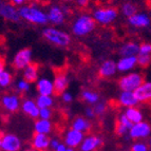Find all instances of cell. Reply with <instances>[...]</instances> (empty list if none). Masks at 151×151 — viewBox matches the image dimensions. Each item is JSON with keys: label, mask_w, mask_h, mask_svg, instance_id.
<instances>
[{"label": "cell", "mask_w": 151, "mask_h": 151, "mask_svg": "<svg viewBox=\"0 0 151 151\" xmlns=\"http://www.w3.org/2000/svg\"><path fill=\"white\" fill-rule=\"evenodd\" d=\"M18 12L21 19L29 23L35 25H45L49 23L47 13L35 3L23 4L22 6L18 8Z\"/></svg>", "instance_id": "6da1fadb"}, {"label": "cell", "mask_w": 151, "mask_h": 151, "mask_svg": "<svg viewBox=\"0 0 151 151\" xmlns=\"http://www.w3.org/2000/svg\"><path fill=\"white\" fill-rule=\"evenodd\" d=\"M96 21L92 15L83 13L78 15L71 24V31L72 34L76 37H85L88 36L90 33H92L96 28Z\"/></svg>", "instance_id": "7a4b0ae2"}, {"label": "cell", "mask_w": 151, "mask_h": 151, "mask_svg": "<svg viewBox=\"0 0 151 151\" xmlns=\"http://www.w3.org/2000/svg\"><path fill=\"white\" fill-rule=\"evenodd\" d=\"M42 36L48 42L59 48H67L72 42V38L68 32L54 27H47L43 29Z\"/></svg>", "instance_id": "3957f363"}, {"label": "cell", "mask_w": 151, "mask_h": 151, "mask_svg": "<svg viewBox=\"0 0 151 151\" xmlns=\"http://www.w3.org/2000/svg\"><path fill=\"white\" fill-rule=\"evenodd\" d=\"M144 75L139 72H129L123 75L119 81L117 85L121 91H130L134 92L136 89L144 83Z\"/></svg>", "instance_id": "277c9868"}, {"label": "cell", "mask_w": 151, "mask_h": 151, "mask_svg": "<svg viewBox=\"0 0 151 151\" xmlns=\"http://www.w3.org/2000/svg\"><path fill=\"white\" fill-rule=\"evenodd\" d=\"M92 17L97 24L109 25L113 23L119 17V11L113 6H103L97 8L92 13Z\"/></svg>", "instance_id": "5b68a950"}, {"label": "cell", "mask_w": 151, "mask_h": 151, "mask_svg": "<svg viewBox=\"0 0 151 151\" xmlns=\"http://www.w3.org/2000/svg\"><path fill=\"white\" fill-rule=\"evenodd\" d=\"M33 60V52L31 49L23 48L19 50L17 53L14 55L13 58V67L16 70H21L25 69L29 65L32 63Z\"/></svg>", "instance_id": "8992f818"}, {"label": "cell", "mask_w": 151, "mask_h": 151, "mask_svg": "<svg viewBox=\"0 0 151 151\" xmlns=\"http://www.w3.org/2000/svg\"><path fill=\"white\" fill-rule=\"evenodd\" d=\"M128 134L129 139H135V141L145 139L149 137L151 134V125L145 121L133 124V126L130 128Z\"/></svg>", "instance_id": "52a82bcc"}, {"label": "cell", "mask_w": 151, "mask_h": 151, "mask_svg": "<svg viewBox=\"0 0 151 151\" xmlns=\"http://www.w3.org/2000/svg\"><path fill=\"white\" fill-rule=\"evenodd\" d=\"M0 17L15 23L21 20L18 9H16V6L12 5L10 2H4L2 0H0Z\"/></svg>", "instance_id": "ba28073f"}, {"label": "cell", "mask_w": 151, "mask_h": 151, "mask_svg": "<svg viewBox=\"0 0 151 151\" xmlns=\"http://www.w3.org/2000/svg\"><path fill=\"white\" fill-rule=\"evenodd\" d=\"M22 143L20 139L14 133H5L1 135V150L2 151H20Z\"/></svg>", "instance_id": "9c48e42d"}, {"label": "cell", "mask_w": 151, "mask_h": 151, "mask_svg": "<svg viewBox=\"0 0 151 151\" xmlns=\"http://www.w3.org/2000/svg\"><path fill=\"white\" fill-rule=\"evenodd\" d=\"M47 15H48V20L51 24L63 25L65 21L67 14L63 11V6L54 4V5H51L50 8H49L48 12H47Z\"/></svg>", "instance_id": "30bf717a"}, {"label": "cell", "mask_w": 151, "mask_h": 151, "mask_svg": "<svg viewBox=\"0 0 151 151\" xmlns=\"http://www.w3.org/2000/svg\"><path fill=\"white\" fill-rule=\"evenodd\" d=\"M128 23L130 27L135 29H146L151 24V18L147 13H135L134 15L128 18Z\"/></svg>", "instance_id": "8fae6325"}, {"label": "cell", "mask_w": 151, "mask_h": 151, "mask_svg": "<svg viewBox=\"0 0 151 151\" xmlns=\"http://www.w3.org/2000/svg\"><path fill=\"white\" fill-rule=\"evenodd\" d=\"M83 139H85V133H83L81 131L75 130L73 128L69 129L65 133V137H63L65 144L67 145V147H70V148L73 149L81 146Z\"/></svg>", "instance_id": "7c38bea8"}, {"label": "cell", "mask_w": 151, "mask_h": 151, "mask_svg": "<svg viewBox=\"0 0 151 151\" xmlns=\"http://www.w3.org/2000/svg\"><path fill=\"white\" fill-rule=\"evenodd\" d=\"M1 105L10 113L17 112L21 106L20 97L16 94H5L1 98Z\"/></svg>", "instance_id": "4fadbf2b"}, {"label": "cell", "mask_w": 151, "mask_h": 151, "mask_svg": "<svg viewBox=\"0 0 151 151\" xmlns=\"http://www.w3.org/2000/svg\"><path fill=\"white\" fill-rule=\"evenodd\" d=\"M137 65V56H122L116 63L117 71L121 73H129Z\"/></svg>", "instance_id": "5bb4252c"}, {"label": "cell", "mask_w": 151, "mask_h": 151, "mask_svg": "<svg viewBox=\"0 0 151 151\" xmlns=\"http://www.w3.org/2000/svg\"><path fill=\"white\" fill-rule=\"evenodd\" d=\"M36 90L39 95H52L55 94L54 92V83L48 77H40L36 81Z\"/></svg>", "instance_id": "9a60e30c"}, {"label": "cell", "mask_w": 151, "mask_h": 151, "mask_svg": "<svg viewBox=\"0 0 151 151\" xmlns=\"http://www.w3.org/2000/svg\"><path fill=\"white\" fill-rule=\"evenodd\" d=\"M117 103L124 108H131V107H137L139 101L134 95V92L130 91H121V93L117 96Z\"/></svg>", "instance_id": "2e32d148"}, {"label": "cell", "mask_w": 151, "mask_h": 151, "mask_svg": "<svg viewBox=\"0 0 151 151\" xmlns=\"http://www.w3.org/2000/svg\"><path fill=\"white\" fill-rule=\"evenodd\" d=\"M116 73H117L116 61L112 60V59H107L104 63H101V67L98 69V75L101 78L113 77Z\"/></svg>", "instance_id": "e0dca14e"}, {"label": "cell", "mask_w": 151, "mask_h": 151, "mask_svg": "<svg viewBox=\"0 0 151 151\" xmlns=\"http://www.w3.org/2000/svg\"><path fill=\"white\" fill-rule=\"evenodd\" d=\"M20 109L22 112L27 115H29L31 119H39V108L36 105V101L31 98H25L21 101Z\"/></svg>", "instance_id": "ac0fdd59"}, {"label": "cell", "mask_w": 151, "mask_h": 151, "mask_svg": "<svg viewBox=\"0 0 151 151\" xmlns=\"http://www.w3.org/2000/svg\"><path fill=\"white\" fill-rule=\"evenodd\" d=\"M134 95L139 103L151 101V81H144L139 88L134 91Z\"/></svg>", "instance_id": "d6986e66"}, {"label": "cell", "mask_w": 151, "mask_h": 151, "mask_svg": "<svg viewBox=\"0 0 151 151\" xmlns=\"http://www.w3.org/2000/svg\"><path fill=\"white\" fill-rule=\"evenodd\" d=\"M103 139L97 135H88L81 142V151H95L97 148L101 146Z\"/></svg>", "instance_id": "ffe728a7"}, {"label": "cell", "mask_w": 151, "mask_h": 151, "mask_svg": "<svg viewBox=\"0 0 151 151\" xmlns=\"http://www.w3.org/2000/svg\"><path fill=\"white\" fill-rule=\"evenodd\" d=\"M50 137L47 134L35 133L32 139V147L36 151L48 150L50 148Z\"/></svg>", "instance_id": "44dd1931"}, {"label": "cell", "mask_w": 151, "mask_h": 151, "mask_svg": "<svg viewBox=\"0 0 151 151\" xmlns=\"http://www.w3.org/2000/svg\"><path fill=\"white\" fill-rule=\"evenodd\" d=\"M69 77L65 73H57L53 79L54 83V92L55 94H63L67 91L69 87Z\"/></svg>", "instance_id": "7402d4cb"}, {"label": "cell", "mask_w": 151, "mask_h": 151, "mask_svg": "<svg viewBox=\"0 0 151 151\" xmlns=\"http://www.w3.org/2000/svg\"><path fill=\"white\" fill-rule=\"evenodd\" d=\"M22 77L30 83H36L39 78V67L36 63H31L22 70Z\"/></svg>", "instance_id": "603a6c76"}, {"label": "cell", "mask_w": 151, "mask_h": 151, "mask_svg": "<svg viewBox=\"0 0 151 151\" xmlns=\"http://www.w3.org/2000/svg\"><path fill=\"white\" fill-rule=\"evenodd\" d=\"M53 130V124L51 119H37L34 123V132L41 134H49Z\"/></svg>", "instance_id": "cb8c5ba5"}, {"label": "cell", "mask_w": 151, "mask_h": 151, "mask_svg": "<svg viewBox=\"0 0 151 151\" xmlns=\"http://www.w3.org/2000/svg\"><path fill=\"white\" fill-rule=\"evenodd\" d=\"M139 52V45L135 41L125 42L119 48L121 56H137Z\"/></svg>", "instance_id": "d4e9b609"}, {"label": "cell", "mask_w": 151, "mask_h": 151, "mask_svg": "<svg viewBox=\"0 0 151 151\" xmlns=\"http://www.w3.org/2000/svg\"><path fill=\"white\" fill-rule=\"evenodd\" d=\"M71 128L75 129L77 131H81L83 133H86L89 132L92 128V125H91V122L88 119H85L83 116H77L76 119H74V121L72 122V125H71Z\"/></svg>", "instance_id": "484cf974"}, {"label": "cell", "mask_w": 151, "mask_h": 151, "mask_svg": "<svg viewBox=\"0 0 151 151\" xmlns=\"http://www.w3.org/2000/svg\"><path fill=\"white\" fill-rule=\"evenodd\" d=\"M126 116L130 119V122L132 124L139 123V122L144 121V114L137 107H131V108H126L125 112Z\"/></svg>", "instance_id": "4316f807"}, {"label": "cell", "mask_w": 151, "mask_h": 151, "mask_svg": "<svg viewBox=\"0 0 151 151\" xmlns=\"http://www.w3.org/2000/svg\"><path fill=\"white\" fill-rule=\"evenodd\" d=\"M81 97L83 101H86L87 104L92 105V106L95 105L97 101H99V94L97 92H95V91L88 90V89H86V90H83L81 92Z\"/></svg>", "instance_id": "83f0119b"}, {"label": "cell", "mask_w": 151, "mask_h": 151, "mask_svg": "<svg viewBox=\"0 0 151 151\" xmlns=\"http://www.w3.org/2000/svg\"><path fill=\"white\" fill-rule=\"evenodd\" d=\"M36 105L39 109L42 108H52L54 105V98L52 95H39L35 99Z\"/></svg>", "instance_id": "f1b7e54d"}, {"label": "cell", "mask_w": 151, "mask_h": 151, "mask_svg": "<svg viewBox=\"0 0 151 151\" xmlns=\"http://www.w3.org/2000/svg\"><path fill=\"white\" fill-rule=\"evenodd\" d=\"M121 13L124 17H131L132 15H134L135 13H137V6L134 3L130 2V1H126L124 2L121 6Z\"/></svg>", "instance_id": "f546056e"}, {"label": "cell", "mask_w": 151, "mask_h": 151, "mask_svg": "<svg viewBox=\"0 0 151 151\" xmlns=\"http://www.w3.org/2000/svg\"><path fill=\"white\" fill-rule=\"evenodd\" d=\"M13 83V74L11 73V71L3 70L2 72H0V88L5 89L10 87Z\"/></svg>", "instance_id": "4dcf8cb0"}, {"label": "cell", "mask_w": 151, "mask_h": 151, "mask_svg": "<svg viewBox=\"0 0 151 151\" xmlns=\"http://www.w3.org/2000/svg\"><path fill=\"white\" fill-rule=\"evenodd\" d=\"M16 89L18 90V92L27 93V92H29L31 90V83L22 78V79H19L16 83Z\"/></svg>", "instance_id": "1f68e13d"}, {"label": "cell", "mask_w": 151, "mask_h": 151, "mask_svg": "<svg viewBox=\"0 0 151 151\" xmlns=\"http://www.w3.org/2000/svg\"><path fill=\"white\" fill-rule=\"evenodd\" d=\"M151 63V55H144V54H139L137 55V65L142 68H147Z\"/></svg>", "instance_id": "d6a6232c"}, {"label": "cell", "mask_w": 151, "mask_h": 151, "mask_svg": "<svg viewBox=\"0 0 151 151\" xmlns=\"http://www.w3.org/2000/svg\"><path fill=\"white\" fill-rule=\"evenodd\" d=\"M93 110H94V112H95L96 116L104 115L107 110L106 103H104V101H97L95 105H93Z\"/></svg>", "instance_id": "836d02e7"}, {"label": "cell", "mask_w": 151, "mask_h": 151, "mask_svg": "<svg viewBox=\"0 0 151 151\" xmlns=\"http://www.w3.org/2000/svg\"><path fill=\"white\" fill-rule=\"evenodd\" d=\"M117 123L121 124V125H123V126L127 127V128H128L129 130H130L131 127L133 126V124L131 123L130 119H129L128 117H127L126 114H125V113H121L119 116H117Z\"/></svg>", "instance_id": "e575fe53"}, {"label": "cell", "mask_w": 151, "mask_h": 151, "mask_svg": "<svg viewBox=\"0 0 151 151\" xmlns=\"http://www.w3.org/2000/svg\"><path fill=\"white\" fill-rule=\"evenodd\" d=\"M53 115V111L51 108L39 109V119H51Z\"/></svg>", "instance_id": "d590c367"}, {"label": "cell", "mask_w": 151, "mask_h": 151, "mask_svg": "<svg viewBox=\"0 0 151 151\" xmlns=\"http://www.w3.org/2000/svg\"><path fill=\"white\" fill-rule=\"evenodd\" d=\"M131 151H148V145L144 142H135L131 147Z\"/></svg>", "instance_id": "8d00e7d4"}, {"label": "cell", "mask_w": 151, "mask_h": 151, "mask_svg": "<svg viewBox=\"0 0 151 151\" xmlns=\"http://www.w3.org/2000/svg\"><path fill=\"white\" fill-rule=\"evenodd\" d=\"M139 54H144V55H151V43L144 42L139 45Z\"/></svg>", "instance_id": "74e56055"}, {"label": "cell", "mask_w": 151, "mask_h": 151, "mask_svg": "<svg viewBox=\"0 0 151 151\" xmlns=\"http://www.w3.org/2000/svg\"><path fill=\"white\" fill-rule=\"evenodd\" d=\"M115 132L117 135L119 136H123L125 135V134H127L129 132V129L127 128V127L123 126V125H121V124L116 123V127H115Z\"/></svg>", "instance_id": "f35d334b"}, {"label": "cell", "mask_w": 151, "mask_h": 151, "mask_svg": "<svg viewBox=\"0 0 151 151\" xmlns=\"http://www.w3.org/2000/svg\"><path fill=\"white\" fill-rule=\"evenodd\" d=\"M61 101L65 104H71L73 101V95H72V93L65 91V92H63V93L61 94Z\"/></svg>", "instance_id": "ab89813d"}, {"label": "cell", "mask_w": 151, "mask_h": 151, "mask_svg": "<svg viewBox=\"0 0 151 151\" xmlns=\"http://www.w3.org/2000/svg\"><path fill=\"white\" fill-rule=\"evenodd\" d=\"M85 116H86L87 119H94L95 117V112L93 110V107H87L85 109Z\"/></svg>", "instance_id": "60d3db41"}, {"label": "cell", "mask_w": 151, "mask_h": 151, "mask_svg": "<svg viewBox=\"0 0 151 151\" xmlns=\"http://www.w3.org/2000/svg\"><path fill=\"white\" fill-rule=\"evenodd\" d=\"M75 3L78 8L86 9L90 3V0H75Z\"/></svg>", "instance_id": "b9f144b4"}, {"label": "cell", "mask_w": 151, "mask_h": 151, "mask_svg": "<svg viewBox=\"0 0 151 151\" xmlns=\"http://www.w3.org/2000/svg\"><path fill=\"white\" fill-rule=\"evenodd\" d=\"M60 144V141L58 139H56V137H54V139H50V148L52 149V150H55L56 148H57V146Z\"/></svg>", "instance_id": "7bdbcfd3"}, {"label": "cell", "mask_w": 151, "mask_h": 151, "mask_svg": "<svg viewBox=\"0 0 151 151\" xmlns=\"http://www.w3.org/2000/svg\"><path fill=\"white\" fill-rule=\"evenodd\" d=\"M9 1H10L11 4L16 6V8H20L23 4H25V1H27V0H9Z\"/></svg>", "instance_id": "ee69618b"}, {"label": "cell", "mask_w": 151, "mask_h": 151, "mask_svg": "<svg viewBox=\"0 0 151 151\" xmlns=\"http://www.w3.org/2000/svg\"><path fill=\"white\" fill-rule=\"evenodd\" d=\"M67 148H68V147H67V145H65V143H60L54 151H65Z\"/></svg>", "instance_id": "f6af8a7d"}, {"label": "cell", "mask_w": 151, "mask_h": 151, "mask_svg": "<svg viewBox=\"0 0 151 151\" xmlns=\"http://www.w3.org/2000/svg\"><path fill=\"white\" fill-rule=\"evenodd\" d=\"M4 68H5V63L3 60V58L0 57V72H2L4 70Z\"/></svg>", "instance_id": "bcb514c9"}, {"label": "cell", "mask_w": 151, "mask_h": 151, "mask_svg": "<svg viewBox=\"0 0 151 151\" xmlns=\"http://www.w3.org/2000/svg\"><path fill=\"white\" fill-rule=\"evenodd\" d=\"M27 1H29V2H31V3H38V2H40L41 0H27Z\"/></svg>", "instance_id": "7dc6e473"}, {"label": "cell", "mask_w": 151, "mask_h": 151, "mask_svg": "<svg viewBox=\"0 0 151 151\" xmlns=\"http://www.w3.org/2000/svg\"><path fill=\"white\" fill-rule=\"evenodd\" d=\"M65 151H74V149H73V148H70V147H68Z\"/></svg>", "instance_id": "c3c4849f"}, {"label": "cell", "mask_w": 151, "mask_h": 151, "mask_svg": "<svg viewBox=\"0 0 151 151\" xmlns=\"http://www.w3.org/2000/svg\"><path fill=\"white\" fill-rule=\"evenodd\" d=\"M63 2H71V1H73V0H61Z\"/></svg>", "instance_id": "681fc988"}, {"label": "cell", "mask_w": 151, "mask_h": 151, "mask_svg": "<svg viewBox=\"0 0 151 151\" xmlns=\"http://www.w3.org/2000/svg\"><path fill=\"white\" fill-rule=\"evenodd\" d=\"M149 145H150V146H151V137H150V139H149Z\"/></svg>", "instance_id": "f907efd6"}, {"label": "cell", "mask_w": 151, "mask_h": 151, "mask_svg": "<svg viewBox=\"0 0 151 151\" xmlns=\"http://www.w3.org/2000/svg\"><path fill=\"white\" fill-rule=\"evenodd\" d=\"M0 148H1V136H0Z\"/></svg>", "instance_id": "816d5d0a"}, {"label": "cell", "mask_w": 151, "mask_h": 151, "mask_svg": "<svg viewBox=\"0 0 151 151\" xmlns=\"http://www.w3.org/2000/svg\"><path fill=\"white\" fill-rule=\"evenodd\" d=\"M43 151H50V150H43Z\"/></svg>", "instance_id": "f5cc1de1"}]
</instances>
